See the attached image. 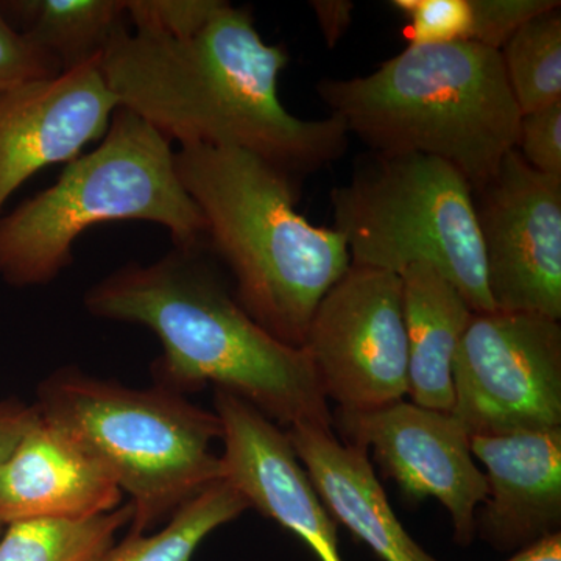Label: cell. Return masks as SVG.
I'll return each instance as SVG.
<instances>
[{"label": "cell", "mask_w": 561, "mask_h": 561, "mask_svg": "<svg viewBox=\"0 0 561 561\" xmlns=\"http://www.w3.org/2000/svg\"><path fill=\"white\" fill-rule=\"evenodd\" d=\"M224 0H125L133 33L151 38L186 39L205 27Z\"/></svg>", "instance_id": "cell-22"}, {"label": "cell", "mask_w": 561, "mask_h": 561, "mask_svg": "<svg viewBox=\"0 0 561 561\" xmlns=\"http://www.w3.org/2000/svg\"><path fill=\"white\" fill-rule=\"evenodd\" d=\"M516 150L535 171L561 176V102L522 114Z\"/></svg>", "instance_id": "cell-25"}, {"label": "cell", "mask_w": 561, "mask_h": 561, "mask_svg": "<svg viewBox=\"0 0 561 561\" xmlns=\"http://www.w3.org/2000/svg\"><path fill=\"white\" fill-rule=\"evenodd\" d=\"M485 467L486 500L476 534L496 551H522L560 534L561 430L471 437Z\"/></svg>", "instance_id": "cell-14"}, {"label": "cell", "mask_w": 561, "mask_h": 561, "mask_svg": "<svg viewBox=\"0 0 561 561\" xmlns=\"http://www.w3.org/2000/svg\"><path fill=\"white\" fill-rule=\"evenodd\" d=\"M60 73V65L14 31L0 11V90L27 81L54 79Z\"/></svg>", "instance_id": "cell-26"}, {"label": "cell", "mask_w": 561, "mask_h": 561, "mask_svg": "<svg viewBox=\"0 0 561 561\" xmlns=\"http://www.w3.org/2000/svg\"><path fill=\"white\" fill-rule=\"evenodd\" d=\"M413 404L443 413L454 405L453 364L474 316L440 272L419 264L400 273Z\"/></svg>", "instance_id": "cell-17"}, {"label": "cell", "mask_w": 561, "mask_h": 561, "mask_svg": "<svg viewBox=\"0 0 561 561\" xmlns=\"http://www.w3.org/2000/svg\"><path fill=\"white\" fill-rule=\"evenodd\" d=\"M98 319L140 324L160 339L157 386L186 393L213 383L287 430H332V415L305 348L251 319L210 267L208 250L173 249L151 264L128 262L91 287Z\"/></svg>", "instance_id": "cell-2"}, {"label": "cell", "mask_w": 561, "mask_h": 561, "mask_svg": "<svg viewBox=\"0 0 561 561\" xmlns=\"http://www.w3.org/2000/svg\"><path fill=\"white\" fill-rule=\"evenodd\" d=\"M391 9L405 21L411 44L467 43L470 0H393Z\"/></svg>", "instance_id": "cell-23"}, {"label": "cell", "mask_w": 561, "mask_h": 561, "mask_svg": "<svg viewBox=\"0 0 561 561\" xmlns=\"http://www.w3.org/2000/svg\"><path fill=\"white\" fill-rule=\"evenodd\" d=\"M214 412L220 419L224 479L250 507L300 537L320 561H343L337 523L291 448L286 432L230 391L216 389Z\"/></svg>", "instance_id": "cell-13"}, {"label": "cell", "mask_w": 561, "mask_h": 561, "mask_svg": "<svg viewBox=\"0 0 561 561\" xmlns=\"http://www.w3.org/2000/svg\"><path fill=\"white\" fill-rule=\"evenodd\" d=\"M38 420L35 405H27L20 400L9 398L0 401V465L9 459L22 437ZM0 527V535H2Z\"/></svg>", "instance_id": "cell-27"}, {"label": "cell", "mask_w": 561, "mask_h": 561, "mask_svg": "<svg viewBox=\"0 0 561 561\" xmlns=\"http://www.w3.org/2000/svg\"><path fill=\"white\" fill-rule=\"evenodd\" d=\"M250 508L230 482L213 483L184 504L157 534H128L99 561H191L203 540Z\"/></svg>", "instance_id": "cell-19"}, {"label": "cell", "mask_w": 561, "mask_h": 561, "mask_svg": "<svg viewBox=\"0 0 561 561\" xmlns=\"http://www.w3.org/2000/svg\"><path fill=\"white\" fill-rule=\"evenodd\" d=\"M317 94L373 153L438 158L472 190L516 149L522 111L500 50L479 44H409L370 76L321 79Z\"/></svg>", "instance_id": "cell-4"}, {"label": "cell", "mask_w": 561, "mask_h": 561, "mask_svg": "<svg viewBox=\"0 0 561 561\" xmlns=\"http://www.w3.org/2000/svg\"><path fill=\"white\" fill-rule=\"evenodd\" d=\"M111 221H149L175 249H206V221L181 183L171 140L122 106L94 150L0 217V278L13 287L51 283L80 236Z\"/></svg>", "instance_id": "cell-5"}, {"label": "cell", "mask_w": 561, "mask_h": 561, "mask_svg": "<svg viewBox=\"0 0 561 561\" xmlns=\"http://www.w3.org/2000/svg\"><path fill=\"white\" fill-rule=\"evenodd\" d=\"M286 434L335 523L383 561H437L401 526L364 448L342 445L332 430L309 424L291 426Z\"/></svg>", "instance_id": "cell-16"}, {"label": "cell", "mask_w": 561, "mask_h": 561, "mask_svg": "<svg viewBox=\"0 0 561 561\" xmlns=\"http://www.w3.org/2000/svg\"><path fill=\"white\" fill-rule=\"evenodd\" d=\"M507 561H561V534L527 546Z\"/></svg>", "instance_id": "cell-29"}, {"label": "cell", "mask_w": 561, "mask_h": 561, "mask_svg": "<svg viewBox=\"0 0 561 561\" xmlns=\"http://www.w3.org/2000/svg\"><path fill=\"white\" fill-rule=\"evenodd\" d=\"M332 423L348 445L371 448L375 460L405 496L440 502L451 515L454 540L471 545L476 512L486 500V481L472 456L470 434L456 416L402 400L368 412L337 409Z\"/></svg>", "instance_id": "cell-11"}, {"label": "cell", "mask_w": 561, "mask_h": 561, "mask_svg": "<svg viewBox=\"0 0 561 561\" xmlns=\"http://www.w3.org/2000/svg\"><path fill=\"white\" fill-rule=\"evenodd\" d=\"M131 504L84 519H27L0 535V561H99L131 524Z\"/></svg>", "instance_id": "cell-20"}, {"label": "cell", "mask_w": 561, "mask_h": 561, "mask_svg": "<svg viewBox=\"0 0 561 561\" xmlns=\"http://www.w3.org/2000/svg\"><path fill=\"white\" fill-rule=\"evenodd\" d=\"M175 162L236 300L273 337L301 348L317 306L350 268L345 239L301 216L298 180L254 154L180 147Z\"/></svg>", "instance_id": "cell-3"}, {"label": "cell", "mask_w": 561, "mask_h": 561, "mask_svg": "<svg viewBox=\"0 0 561 561\" xmlns=\"http://www.w3.org/2000/svg\"><path fill=\"white\" fill-rule=\"evenodd\" d=\"M560 7L531 18L500 50L508 87L522 114L561 102Z\"/></svg>", "instance_id": "cell-21"}, {"label": "cell", "mask_w": 561, "mask_h": 561, "mask_svg": "<svg viewBox=\"0 0 561 561\" xmlns=\"http://www.w3.org/2000/svg\"><path fill=\"white\" fill-rule=\"evenodd\" d=\"M324 397L368 412L409 391L402 283L394 273L350 265L317 306L305 343Z\"/></svg>", "instance_id": "cell-9"}, {"label": "cell", "mask_w": 561, "mask_h": 561, "mask_svg": "<svg viewBox=\"0 0 561 561\" xmlns=\"http://www.w3.org/2000/svg\"><path fill=\"white\" fill-rule=\"evenodd\" d=\"M472 197L496 311L560 321L561 176L535 171L513 149Z\"/></svg>", "instance_id": "cell-10"}, {"label": "cell", "mask_w": 561, "mask_h": 561, "mask_svg": "<svg viewBox=\"0 0 561 561\" xmlns=\"http://www.w3.org/2000/svg\"><path fill=\"white\" fill-rule=\"evenodd\" d=\"M451 415L470 437L561 430L560 321L474 313L453 364Z\"/></svg>", "instance_id": "cell-8"}, {"label": "cell", "mask_w": 561, "mask_h": 561, "mask_svg": "<svg viewBox=\"0 0 561 561\" xmlns=\"http://www.w3.org/2000/svg\"><path fill=\"white\" fill-rule=\"evenodd\" d=\"M0 11L61 72L101 60L111 38L128 27L125 0H9Z\"/></svg>", "instance_id": "cell-18"}, {"label": "cell", "mask_w": 561, "mask_h": 561, "mask_svg": "<svg viewBox=\"0 0 561 561\" xmlns=\"http://www.w3.org/2000/svg\"><path fill=\"white\" fill-rule=\"evenodd\" d=\"M334 230L351 264L394 273L430 265L474 313L496 311L486 289L474 197L468 180L438 158L371 153L330 194Z\"/></svg>", "instance_id": "cell-7"}, {"label": "cell", "mask_w": 561, "mask_h": 561, "mask_svg": "<svg viewBox=\"0 0 561 561\" xmlns=\"http://www.w3.org/2000/svg\"><path fill=\"white\" fill-rule=\"evenodd\" d=\"M324 43L330 49L348 32L356 5L350 0H312L309 2Z\"/></svg>", "instance_id": "cell-28"}, {"label": "cell", "mask_w": 561, "mask_h": 561, "mask_svg": "<svg viewBox=\"0 0 561 561\" xmlns=\"http://www.w3.org/2000/svg\"><path fill=\"white\" fill-rule=\"evenodd\" d=\"M119 102L106 87L101 60L0 90V217L25 181L76 160L108 131Z\"/></svg>", "instance_id": "cell-12"}, {"label": "cell", "mask_w": 561, "mask_h": 561, "mask_svg": "<svg viewBox=\"0 0 561 561\" xmlns=\"http://www.w3.org/2000/svg\"><path fill=\"white\" fill-rule=\"evenodd\" d=\"M122 490L94 454L43 419L0 465V527L27 519H84L119 508Z\"/></svg>", "instance_id": "cell-15"}, {"label": "cell", "mask_w": 561, "mask_h": 561, "mask_svg": "<svg viewBox=\"0 0 561 561\" xmlns=\"http://www.w3.org/2000/svg\"><path fill=\"white\" fill-rule=\"evenodd\" d=\"M33 405L94 454L122 493L130 494V534L169 522L224 479L221 459L210 449L224 434L219 416L164 387L128 389L66 368L41 383Z\"/></svg>", "instance_id": "cell-6"}, {"label": "cell", "mask_w": 561, "mask_h": 561, "mask_svg": "<svg viewBox=\"0 0 561 561\" xmlns=\"http://www.w3.org/2000/svg\"><path fill=\"white\" fill-rule=\"evenodd\" d=\"M289 51L267 44L250 9L221 2L186 39L122 27L101 58L122 108L180 147H224L261 158L295 180L337 161L350 133L337 116L306 121L279 99Z\"/></svg>", "instance_id": "cell-1"}, {"label": "cell", "mask_w": 561, "mask_h": 561, "mask_svg": "<svg viewBox=\"0 0 561 561\" xmlns=\"http://www.w3.org/2000/svg\"><path fill=\"white\" fill-rule=\"evenodd\" d=\"M559 5V0H470L467 43L501 50L527 21Z\"/></svg>", "instance_id": "cell-24"}]
</instances>
